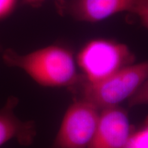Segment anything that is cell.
<instances>
[{
  "label": "cell",
  "mask_w": 148,
  "mask_h": 148,
  "mask_svg": "<svg viewBox=\"0 0 148 148\" xmlns=\"http://www.w3.org/2000/svg\"><path fill=\"white\" fill-rule=\"evenodd\" d=\"M2 58L5 64L23 70L43 86L71 88L82 79L71 51L62 46L50 45L22 55L7 49Z\"/></svg>",
  "instance_id": "6da1fadb"
},
{
  "label": "cell",
  "mask_w": 148,
  "mask_h": 148,
  "mask_svg": "<svg viewBox=\"0 0 148 148\" xmlns=\"http://www.w3.org/2000/svg\"><path fill=\"white\" fill-rule=\"evenodd\" d=\"M148 77V61L125 66L102 80L90 82L82 79L71 88L79 99L99 110L117 105L136 92Z\"/></svg>",
  "instance_id": "7a4b0ae2"
},
{
  "label": "cell",
  "mask_w": 148,
  "mask_h": 148,
  "mask_svg": "<svg viewBox=\"0 0 148 148\" xmlns=\"http://www.w3.org/2000/svg\"><path fill=\"white\" fill-rule=\"evenodd\" d=\"M77 61L83 78L95 82L132 64L134 56L125 44L100 38L87 42L77 54Z\"/></svg>",
  "instance_id": "3957f363"
},
{
  "label": "cell",
  "mask_w": 148,
  "mask_h": 148,
  "mask_svg": "<svg viewBox=\"0 0 148 148\" xmlns=\"http://www.w3.org/2000/svg\"><path fill=\"white\" fill-rule=\"evenodd\" d=\"M99 110L77 99L69 106L50 148H87L97 130Z\"/></svg>",
  "instance_id": "277c9868"
},
{
  "label": "cell",
  "mask_w": 148,
  "mask_h": 148,
  "mask_svg": "<svg viewBox=\"0 0 148 148\" xmlns=\"http://www.w3.org/2000/svg\"><path fill=\"white\" fill-rule=\"evenodd\" d=\"M132 131L124 109L118 106L103 109L97 130L87 148H123Z\"/></svg>",
  "instance_id": "5b68a950"
},
{
  "label": "cell",
  "mask_w": 148,
  "mask_h": 148,
  "mask_svg": "<svg viewBox=\"0 0 148 148\" xmlns=\"http://www.w3.org/2000/svg\"><path fill=\"white\" fill-rule=\"evenodd\" d=\"M140 0H70L60 10L81 21L95 23L123 12L135 13Z\"/></svg>",
  "instance_id": "8992f818"
},
{
  "label": "cell",
  "mask_w": 148,
  "mask_h": 148,
  "mask_svg": "<svg viewBox=\"0 0 148 148\" xmlns=\"http://www.w3.org/2000/svg\"><path fill=\"white\" fill-rule=\"evenodd\" d=\"M18 103V98L11 96L0 109V147L11 140H16L21 145L29 146L36 137L34 122L21 121L14 114Z\"/></svg>",
  "instance_id": "52a82bcc"
},
{
  "label": "cell",
  "mask_w": 148,
  "mask_h": 148,
  "mask_svg": "<svg viewBox=\"0 0 148 148\" xmlns=\"http://www.w3.org/2000/svg\"><path fill=\"white\" fill-rule=\"evenodd\" d=\"M123 148H148V115L137 130H132Z\"/></svg>",
  "instance_id": "ba28073f"
},
{
  "label": "cell",
  "mask_w": 148,
  "mask_h": 148,
  "mask_svg": "<svg viewBox=\"0 0 148 148\" xmlns=\"http://www.w3.org/2000/svg\"><path fill=\"white\" fill-rule=\"evenodd\" d=\"M143 104H148V77L128 101L130 107Z\"/></svg>",
  "instance_id": "9c48e42d"
},
{
  "label": "cell",
  "mask_w": 148,
  "mask_h": 148,
  "mask_svg": "<svg viewBox=\"0 0 148 148\" xmlns=\"http://www.w3.org/2000/svg\"><path fill=\"white\" fill-rule=\"evenodd\" d=\"M143 25L148 29V0H140L135 13Z\"/></svg>",
  "instance_id": "30bf717a"
},
{
  "label": "cell",
  "mask_w": 148,
  "mask_h": 148,
  "mask_svg": "<svg viewBox=\"0 0 148 148\" xmlns=\"http://www.w3.org/2000/svg\"><path fill=\"white\" fill-rule=\"evenodd\" d=\"M16 0H0V19L8 16L14 10Z\"/></svg>",
  "instance_id": "8fae6325"
},
{
  "label": "cell",
  "mask_w": 148,
  "mask_h": 148,
  "mask_svg": "<svg viewBox=\"0 0 148 148\" xmlns=\"http://www.w3.org/2000/svg\"><path fill=\"white\" fill-rule=\"evenodd\" d=\"M44 0H24V2L29 5H36L40 4V3L42 2Z\"/></svg>",
  "instance_id": "7c38bea8"
}]
</instances>
